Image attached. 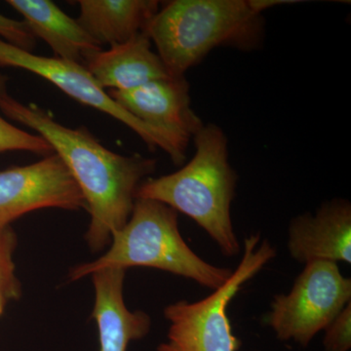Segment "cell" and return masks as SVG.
Returning a JSON list of instances; mask_svg holds the SVG:
<instances>
[{
	"mask_svg": "<svg viewBox=\"0 0 351 351\" xmlns=\"http://www.w3.org/2000/svg\"><path fill=\"white\" fill-rule=\"evenodd\" d=\"M0 110L38 132L66 164L91 215L88 244L93 251L107 246L130 218L136 193L143 180L156 171V159L110 151L86 128L62 125L43 108L25 105L7 92L0 95Z\"/></svg>",
	"mask_w": 351,
	"mask_h": 351,
	"instance_id": "cell-1",
	"label": "cell"
},
{
	"mask_svg": "<svg viewBox=\"0 0 351 351\" xmlns=\"http://www.w3.org/2000/svg\"><path fill=\"white\" fill-rule=\"evenodd\" d=\"M195 154L173 174L145 180L136 199L159 201L186 215L216 242L226 257H237L241 245L233 228L232 203L237 173L228 162V138L223 129L209 123L193 136Z\"/></svg>",
	"mask_w": 351,
	"mask_h": 351,
	"instance_id": "cell-2",
	"label": "cell"
},
{
	"mask_svg": "<svg viewBox=\"0 0 351 351\" xmlns=\"http://www.w3.org/2000/svg\"><path fill=\"white\" fill-rule=\"evenodd\" d=\"M145 34L170 75L184 77L214 48H257L263 21L251 0H174L159 8Z\"/></svg>",
	"mask_w": 351,
	"mask_h": 351,
	"instance_id": "cell-3",
	"label": "cell"
},
{
	"mask_svg": "<svg viewBox=\"0 0 351 351\" xmlns=\"http://www.w3.org/2000/svg\"><path fill=\"white\" fill-rule=\"evenodd\" d=\"M131 267L164 270L214 291L233 272L207 263L189 248L180 233L177 211L159 201L140 198L126 225L113 234L110 250L94 262L77 265L69 277L77 280L100 270Z\"/></svg>",
	"mask_w": 351,
	"mask_h": 351,
	"instance_id": "cell-4",
	"label": "cell"
},
{
	"mask_svg": "<svg viewBox=\"0 0 351 351\" xmlns=\"http://www.w3.org/2000/svg\"><path fill=\"white\" fill-rule=\"evenodd\" d=\"M252 234L244 239L243 256L228 282L200 301H180L164 309L169 321L167 341L157 351H237L239 339L232 334L226 308L244 283L276 257L267 240Z\"/></svg>",
	"mask_w": 351,
	"mask_h": 351,
	"instance_id": "cell-5",
	"label": "cell"
},
{
	"mask_svg": "<svg viewBox=\"0 0 351 351\" xmlns=\"http://www.w3.org/2000/svg\"><path fill=\"white\" fill-rule=\"evenodd\" d=\"M350 302L351 279L338 263L315 261L306 263L288 294L274 297L265 321L280 341L306 348Z\"/></svg>",
	"mask_w": 351,
	"mask_h": 351,
	"instance_id": "cell-6",
	"label": "cell"
},
{
	"mask_svg": "<svg viewBox=\"0 0 351 351\" xmlns=\"http://www.w3.org/2000/svg\"><path fill=\"white\" fill-rule=\"evenodd\" d=\"M0 66L23 69L41 76L83 105L107 113L125 124L140 136L149 149L160 147L169 154L176 165H181L186 160V152L167 136L140 121L120 107L82 64L56 57L38 56L0 39Z\"/></svg>",
	"mask_w": 351,
	"mask_h": 351,
	"instance_id": "cell-7",
	"label": "cell"
},
{
	"mask_svg": "<svg viewBox=\"0 0 351 351\" xmlns=\"http://www.w3.org/2000/svg\"><path fill=\"white\" fill-rule=\"evenodd\" d=\"M86 207L82 191L56 154L0 172V226L34 210Z\"/></svg>",
	"mask_w": 351,
	"mask_h": 351,
	"instance_id": "cell-8",
	"label": "cell"
},
{
	"mask_svg": "<svg viewBox=\"0 0 351 351\" xmlns=\"http://www.w3.org/2000/svg\"><path fill=\"white\" fill-rule=\"evenodd\" d=\"M108 95L134 117L161 132L182 151L204 125L191 108L186 77L154 80L128 91L110 90Z\"/></svg>",
	"mask_w": 351,
	"mask_h": 351,
	"instance_id": "cell-9",
	"label": "cell"
},
{
	"mask_svg": "<svg viewBox=\"0 0 351 351\" xmlns=\"http://www.w3.org/2000/svg\"><path fill=\"white\" fill-rule=\"evenodd\" d=\"M288 250L300 263L327 261L351 263V205L337 198L315 214L295 217L289 226Z\"/></svg>",
	"mask_w": 351,
	"mask_h": 351,
	"instance_id": "cell-10",
	"label": "cell"
},
{
	"mask_svg": "<svg viewBox=\"0 0 351 351\" xmlns=\"http://www.w3.org/2000/svg\"><path fill=\"white\" fill-rule=\"evenodd\" d=\"M126 269H107L92 274L95 306L92 317L98 325L100 351H127L129 343L144 338L151 330V317L131 311L123 300Z\"/></svg>",
	"mask_w": 351,
	"mask_h": 351,
	"instance_id": "cell-11",
	"label": "cell"
},
{
	"mask_svg": "<svg viewBox=\"0 0 351 351\" xmlns=\"http://www.w3.org/2000/svg\"><path fill=\"white\" fill-rule=\"evenodd\" d=\"M103 89L128 91L154 80H167L162 60L152 49V41L142 32L125 43L99 51L85 66Z\"/></svg>",
	"mask_w": 351,
	"mask_h": 351,
	"instance_id": "cell-12",
	"label": "cell"
},
{
	"mask_svg": "<svg viewBox=\"0 0 351 351\" xmlns=\"http://www.w3.org/2000/svg\"><path fill=\"white\" fill-rule=\"evenodd\" d=\"M7 3L24 17L34 36L47 43L58 59L85 66L101 50L77 20L50 0H8Z\"/></svg>",
	"mask_w": 351,
	"mask_h": 351,
	"instance_id": "cell-13",
	"label": "cell"
},
{
	"mask_svg": "<svg viewBox=\"0 0 351 351\" xmlns=\"http://www.w3.org/2000/svg\"><path fill=\"white\" fill-rule=\"evenodd\" d=\"M77 22L101 47L125 43L145 27L160 8L156 0H80Z\"/></svg>",
	"mask_w": 351,
	"mask_h": 351,
	"instance_id": "cell-14",
	"label": "cell"
},
{
	"mask_svg": "<svg viewBox=\"0 0 351 351\" xmlns=\"http://www.w3.org/2000/svg\"><path fill=\"white\" fill-rule=\"evenodd\" d=\"M16 246L17 237L12 228L0 226V288L9 302L16 301L22 294L13 261Z\"/></svg>",
	"mask_w": 351,
	"mask_h": 351,
	"instance_id": "cell-15",
	"label": "cell"
},
{
	"mask_svg": "<svg viewBox=\"0 0 351 351\" xmlns=\"http://www.w3.org/2000/svg\"><path fill=\"white\" fill-rule=\"evenodd\" d=\"M24 151L48 156L54 154L52 147L39 135L21 130L0 117V152Z\"/></svg>",
	"mask_w": 351,
	"mask_h": 351,
	"instance_id": "cell-16",
	"label": "cell"
},
{
	"mask_svg": "<svg viewBox=\"0 0 351 351\" xmlns=\"http://www.w3.org/2000/svg\"><path fill=\"white\" fill-rule=\"evenodd\" d=\"M323 346L326 351H350L351 348V302L326 327Z\"/></svg>",
	"mask_w": 351,
	"mask_h": 351,
	"instance_id": "cell-17",
	"label": "cell"
},
{
	"mask_svg": "<svg viewBox=\"0 0 351 351\" xmlns=\"http://www.w3.org/2000/svg\"><path fill=\"white\" fill-rule=\"evenodd\" d=\"M0 36L5 43L32 52L36 48L38 38L34 36L24 21H17L7 18L0 14Z\"/></svg>",
	"mask_w": 351,
	"mask_h": 351,
	"instance_id": "cell-18",
	"label": "cell"
},
{
	"mask_svg": "<svg viewBox=\"0 0 351 351\" xmlns=\"http://www.w3.org/2000/svg\"><path fill=\"white\" fill-rule=\"evenodd\" d=\"M8 300L4 295L3 291L0 288V316L3 313L4 309H5L6 304L8 302Z\"/></svg>",
	"mask_w": 351,
	"mask_h": 351,
	"instance_id": "cell-19",
	"label": "cell"
},
{
	"mask_svg": "<svg viewBox=\"0 0 351 351\" xmlns=\"http://www.w3.org/2000/svg\"><path fill=\"white\" fill-rule=\"evenodd\" d=\"M7 80H8V78L6 76L0 75V95L6 92Z\"/></svg>",
	"mask_w": 351,
	"mask_h": 351,
	"instance_id": "cell-20",
	"label": "cell"
}]
</instances>
